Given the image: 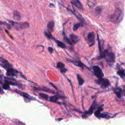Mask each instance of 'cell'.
<instances>
[{"mask_svg":"<svg viewBox=\"0 0 125 125\" xmlns=\"http://www.w3.org/2000/svg\"><path fill=\"white\" fill-rule=\"evenodd\" d=\"M123 13L122 10L119 8H116L111 17V21L114 24L120 23L123 19Z\"/></svg>","mask_w":125,"mask_h":125,"instance_id":"6da1fadb","label":"cell"},{"mask_svg":"<svg viewBox=\"0 0 125 125\" xmlns=\"http://www.w3.org/2000/svg\"><path fill=\"white\" fill-rule=\"evenodd\" d=\"M103 57L108 63H114L115 62V55L112 51L107 49L103 53Z\"/></svg>","mask_w":125,"mask_h":125,"instance_id":"7a4b0ae2","label":"cell"},{"mask_svg":"<svg viewBox=\"0 0 125 125\" xmlns=\"http://www.w3.org/2000/svg\"><path fill=\"white\" fill-rule=\"evenodd\" d=\"M95 83L99 85L100 86V87L102 89H105L109 87L110 85V82L109 81L108 79L106 78H102L100 79L97 80L95 81Z\"/></svg>","mask_w":125,"mask_h":125,"instance_id":"3957f363","label":"cell"},{"mask_svg":"<svg viewBox=\"0 0 125 125\" xmlns=\"http://www.w3.org/2000/svg\"><path fill=\"white\" fill-rule=\"evenodd\" d=\"M93 70L95 75L99 79H102L104 77V74L101 69L98 66V65H94L93 67Z\"/></svg>","mask_w":125,"mask_h":125,"instance_id":"277c9868","label":"cell"},{"mask_svg":"<svg viewBox=\"0 0 125 125\" xmlns=\"http://www.w3.org/2000/svg\"><path fill=\"white\" fill-rule=\"evenodd\" d=\"M95 34L93 32H89L88 33L87 40L89 47H92L95 44Z\"/></svg>","mask_w":125,"mask_h":125,"instance_id":"5b68a950","label":"cell"},{"mask_svg":"<svg viewBox=\"0 0 125 125\" xmlns=\"http://www.w3.org/2000/svg\"><path fill=\"white\" fill-rule=\"evenodd\" d=\"M13 25L15 26V27L17 30H22V29L28 28L29 24L28 23H17L14 22V24Z\"/></svg>","mask_w":125,"mask_h":125,"instance_id":"8992f818","label":"cell"},{"mask_svg":"<svg viewBox=\"0 0 125 125\" xmlns=\"http://www.w3.org/2000/svg\"><path fill=\"white\" fill-rule=\"evenodd\" d=\"M6 71V75L9 77H15L17 76V74L19 73L18 71L13 69L12 68H8Z\"/></svg>","mask_w":125,"mask_h":125,"instance_id":"52a82bcc","label":"cell"},{"mask_svg":"<svg viewBox=\"0 0 125 125\" xmlns=\"http://www.w3.org/2000/svg\"><path fill=\"white\" fill-rule=\"evenodd\" d=\"M34 89L35 90H37V91H44L46 92V93H56V92L53 90H52L50 89H48L47 87H39V88H34Z\"/></svg>","mask_w":125,"mask_h":125,"instance_id":"ba28073f","label":"cell"},{"mask_svg":"<svg viewBox=\"0 0 125 125\" xmlns=\"http://www.w3.org/2000/svg\"><path fill=\"white\" fill-rule=\"evenodd\" d=\"M0 61H1V63H2V66L5 69H7L8 68H12V65L7 61L5 59H4V58H0Z\"/></svg>","mask_w":125,"mask_h":125,"instance_id":"9c48e42d","label":"cell"},{"mask_svg":"<svg viewBox=\"0 0 125 125\" xmlns=\"http://www.w3.org/2000/svg\"><path fill=\"white\" fill-rule=\"evenodd\" d=\"M69 39L72 44H77L80 40L79 37L77 35L73 33L69 35Z\"/></svg>","mask_w":125,"mask_h":125,"instance_id":"30bf717a","label":"cell"},{"mask_svg":"<svg viewBox=\"0 0 125 125\" xmlns=\"http://www.w3.org/2000/svg\"><path fill=\"white\" fill-rule=\"evenodd\" d=\"M13 91L15 92V93H18L19 94L21 95L22 96H23L24 98H27V99H29V100H32V99H33V98H33V97H32L30 96L28 93H24V92H22V91H21L20 90H17V89H14L13 90Z\"/></svg>","mask_w":125,"mask_h":125,"instance_id":"8fae6325","label":"cell"},{"mask_svg":"<svg viewBox=\"0 0 125 125\" xmlns=\"http://www.w3.org/2000/svg\"><path fill=\"white\" fill-rule=\"evenodd\" d=\"M71 3L72 4V5L75 6L76 8H77L80 10H83V5L80 3L79 0H72L71 1Z\"/></svg>","mask_w":125,"mask_h":125,"instance_id":"7c38bea8","label":"cell"},{"mask_svg":"<svg viewBox=\"0 0 125 125\" xmlns=\"http://www.w3.org/2000/svg\"><path fill=\"white\" fill-rule=\"evenodd\" d=\"M57 68L60 69V71L62 73H65L67 71V69L65 68V65L62 62H58L57 64Z\"/></svg>","mask_w":125,"mask_h":125,"instance_id":"4fadbf2b","label":"cell"},{"mask_svg":"<svg viewBox=\"0 0 125 125\" xmlns=\"http://www.w3.org/2000/svg\"><path fill=\"white\" fill-rule=\"evenodd\" d=\"M67 60L68 62H69L72 64H73L74 65H76V66L78 67H80V68H83L84 66V65L80 61H74V60H70V59H67Z\"/></svg>","mask_w":125,"mask_h":125,"instance_id":"5bb4252c","label":"cell"},{"mask_svg":"<svg viewBox=\"0 0 125 125\" xmlns=\"http://www.w3.org/2000/svg\"><path fill=\"white\" fill-rule=\"evenodd\" d=\"M48 31L50 33L53 32L54 31V21H52L48 23L47 25Z\"/></svg>","mask_w":125,"mask_h":125,"instance_id":"9a60e30c","label":"cell"},{"mask_svg":"<svg viewBox=\"0 0 125 125\" xmlns=\"http://www.w3.org/2000/svg\"><path fill=\"white\" fill-rule=\"evenodd\" d=\"M96 106V104H94V102L93 104V105H91V106L90 108L89 109L87 112H86V113H85V114L89 116L91 114H93V111L94 109H95V108Z\"/></svg>","mask_w":125,"mask_h":125,"instance_id":"2e32d148","label":"cell"},{"mask_svg":"<svg viewBox=\"0 0 125 125\" xmlns=\"http://www.w3.org/2000/svg\"><path fill=\"white\" fill-rule=\"evenodd\" d=\"M13 18L14 20L15 21H19L21 20V16L20 14L17 11H15L14 12V15L13 17Z\"/></svg>","mask_w":125,"mask_h":125,"instance_id":"e0dca14e","label":"cell"},{"mask_svg":"<svg viewBox=\"0 0 125 125\" xmlns=\"http://www.w3.org/2000/svg\"><path fill=\"white\" fill-rule=\"evenodd\" d=\"M54 41L56 43V44H57L58 47L60 48H65V47H66V46H65V44H64L63 42H62L60 41H59V40H56V39H55Z\"/></svg>","mask_w":125,"mask_h":125,"instance_id":"ac0fdd59","label":"cell"},{"mask_svg":"<svg viewBox=\"0 0 125 125\" xmlns=\"http://www.w3.org/2000/svg\"><path fill=\"white\" fill-rule=\"evenodd\" d=\"M96 0H88L87 4L88 6L90 8H93L95 5Z\"/></svg>","mask_w":125,"mask_h":125,"instance_id":"d6986e66","label":"cell"},{"mask_svg":"<svg viewBox=\"0 0 125 125\" xmlns=\"http://www.w3.org/2000/svg\"><path fill=\"white\" fill-rule=\"evenodd\" d=\"M83 24H83V23H82V22L75 24L73 25V30L74 31H76V30H77L79 28H80L81 27H82V26H83Z\"/></svg>","mask_w":125,"mask_h":125,"instance_id":"ffe728a7","label":"cell"},{"mask_svg":"<svg viewBox=\"0 0 125 125\" xmlns=\"http://www.w3.org/2000/svg\"><path fill=\"white\" fill-rule=\"evenodd\" d=\"M117 74L120 77L124 78L125 77V71L123 69H120L118 70Z\"/></svg>","mask_w":125,"mask_h":125,"instance_id":"44dd1931","label":"cell"},{"mask_svg":"<svg viewBox=\"0 0 125 125\" xmlns=\"http://www.w3.org/2000/svg\"><path fill=\"white\" fill-rule=\"evenodd\" d=\"M77 78L78 81L79 85H82L84 84V80L82 78V77L79 75V74H77Z\"/></svg>","mask_w":125,"mask_h":125,"instance_id":"7402d4cb","label":"cell"},{"mask_svg":"<svg viewBox=\"0 0 125 125\" xmlns=\"http://www.w3.org/2000/svg\"><path fill=\"white\" fill-rule=\"evenodd\" d=\"M114 93H115V94H116V95L119 97V98H121V93H122V90L120 89H115L114 90Z\"/></svg>","mask_w":125,"mask_h":125,"instance_id":"603a6c76","label":"cell"},{"mask_svg":"<svg viewBox=\"0 0 125 125\" xmlns=\"http://www.w3.org/2000/svg\"><path fill=\"white\" fill-rule=\"evenodd\" d=\"M44 35H45V37H47L48 39H52V40H54L55 39V38H54L53 36H52V35L51 34V33H50L48 31V32H47V31L44 32Z\"/></svg>","mask_w":125,"mask_h":125,"instance_id":"cb8c5ba5","label":"cell"},{"mask_svg":"<svg viewBox=\"0 0 125 125\" xmlns=\"http://www.w3.org/2000/svg\"><path fill=\"white\" fill-rule=\"evenodd\" d=\"M59 97L57 95H55V96H51L50 98V101L52 102H56L57 101V100H58Z\"/></svg>","mask_w":125,"mask_h":125,"instance_id":"d4e9b609","label":"cell"},{"mask_svg":"<svg viewBox=\"0 0 125 125\" xmlns=\"http://www.w3.org/2000/svg\"><path fill=\"white\" fill-rule=\"evenodd\" d=\"M99 118H105V119H109V118H110V116L107 113H102L100 114Z\"/></svg>","mask_w":125,"mask_h":125,"instance_id":"484cf974","label":"cell"},{"mask_svg":"<svg viewBox=\"0 0 125 125\" xmlns=\"http://www.w3.org/2000/svg\"><path fill=\"white\" fill-rule=\"evenodd\" d=\"M103 110V108H100L99 109H97L95 112V115L97 117H99L101 114V111Z\"/></svg>","mask_w":125,"mask_h":125,"instance_id":"4316f807","label":"cell"},{"mask_svg":"<svg viewBox=\"0 0 125 125\" xmlns=\"http://www.w3.org/2000/svg\"><path fill=\"white\" fill-rule=\"evenodd\" d=\"M3 88L5 90H8L10 89L9 84L6 82H4V83L3 85Z\"/></svg>","mask_w":125,"mask_h":125,"instance_id":"83f0119b","label":"cell"},{"mask_svg":"<svg viewBox=\"0 0 125 125\" xmlns=\"http://www.w3.org/2000/svg\"><path fill=\"white\" fill-rule=\"evenodd\" d=\"M102 10V8L100 6H98L95 9V12L98 15H100L101 13V12Z\"/></svg>","mask_w":125,"mask_h":125,"instance_id":"f1b7e54d","label":"cell"},{"mask_svg":"<svg viewBox=\"0 0 125 125\" xmlns=\"http://www.w3.org/2000/svg\"><path fill=\"white\" fill-rule=\"evenodd\" d=\"M39 96H40L42 98H43V99H45V100H48V96L47 94H44L43 93H39Z\"/></svg>","mask_w":125,"mask_h":125,"instance_id":"f546056e","label":"cell"},{"mask_svg":"<svg viewBox=\"0 0 125 125\" xmlns=\"http://www.w3.org/2000/svg\"><path fill=\"white\" fill-rule=\"evenodd\" d=\"M64 36V40L65 41V42H66V43H67L68 44H69L70 45H72V43H71V41L70 40L69 38L67 37L65 35V34Z\"/></svg>","mask_w":125,"mask_h":125,"instance_id":"4dcf8cb0","label":"cell"},{"mask_svg":"<svg viewBox=\"0 0 125 125\" xmlns=\"http://www.w3.org/2000/svg\"><path fill=\"white\" fill-rule=\"evenodd\" d=\"M0 24L1 25H2V24H5V25H6L8 26V27H9V28H10V26L8 24L6 23L5 22H1V21H0Z\"/></svg>","mask_w":125,"mask_h":125,"instance_id":"1f68e13d","label":"cell"},{"mask_svg":"<svg viewBox=\"0 0 125 125\" xmlns=\"http://www.w3.org/2000/svg\"><path fill=\"white\" fill-rule=\"evenodd\" d=\"M48 49V51H49V52H50V53H53V48H52L51 47H49Z\"/></svg>","mask_w":125,"mask_h":125,"instance_id":"d6a6232c","label":"cell"},{"mask_svg":"<svg viewBox=\"0 0 125 125\" xmlns=\"http://www.w3.org/2000/svg\"><path fill=\"white\" fill-rule=\"evenodd\" d=\"M49 7L53 8H54V7H55V6H54V5L53 4H49Z\"/></svg>","mask_w":125,"mask_h":125,"instance_id":"836d02e7","label":"cell"},{"mask_svg":"<svg viewBox=\"0 0 125 125\" xmlns=\"http://www.w3.org/2000/svg\"><path fill=\"white\" fill-rule=\"evenodd\" d=\"M3 93H4V91L2 90V89L0 88V94H3Z\"/></svg>","mask_w":125,"mask_h":125,"instance_id":"e575fe53","label":"cell"},{"mask_svg":"<svg viewBox=\"0 0 125 125\" xmlns=\"http://www.w3.org/2000/svg\"><path fill=\"white\" fill-rule=\"evenodd\" d=\"M0 72H1V71H0ZM3 77H2L1 75V74H0V82H2V79H3Z\"/></svg>","mask_w":125,"mask_h":125,"instance_id":"d590c367","label":"cell"},{"mask_svg":"<svg viewBox=\"0 0 125 125\" xmlns=\"http://www.w3.org/2000/svg\"><path fill=\"white\" fill-rule=\"evenodd\" d=\"M124 95H125V89H124Z\"/></svg>","mask_w":125,"mask_h":125,"instance_id":"8d00e7d4","label":"cell"}]
</instances>
